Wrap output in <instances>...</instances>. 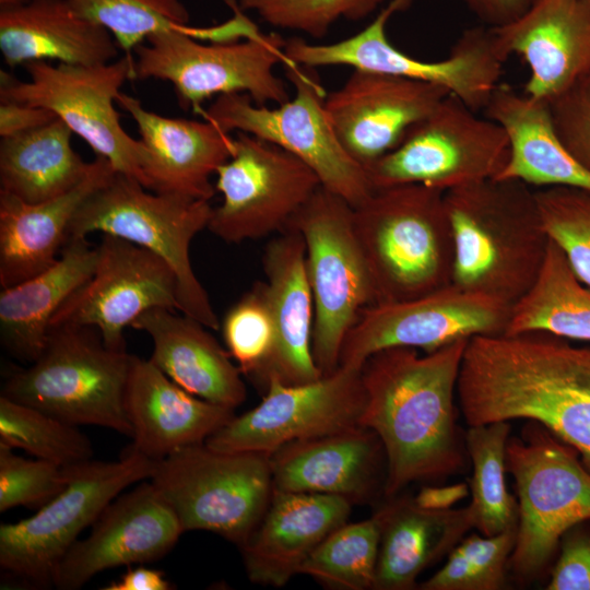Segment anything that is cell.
<instances>
[{
  "instance_id": "obj_1",
  "label": "cell",
  "mask_w": 590,
  "mask_h": 590,
  "mask_svg": "<svg viewBox=\"0 0 590 590\" xmlns=\"http://www.w3.org/2000/svg\"><path fill=\"white\" fill-rule=\"evenodd\" d=\"M457 397L469 426L530 420L590 471V346L544 332L471 338Z\"/></svg>"
},
{
  "instance_id": "obj_2",
  "label": "cell",
  "mask_w": 590,
  "mask_h": 590,
  "mask_svg": "<svg viewBox=\"0 0 590 590\" xmlns=\"http://www.w3.org/2000/svg\"><path fill=\"white\" fill-rule=\"evenodd\" d=\"M469 340L424 355L414 347H388L363 364L359 425L374 430L382 444L386 498L411 483L447 477L464 468L468 451L455 396Z\"/></svg>"
},
{
  "instance_id": "obj_3",
  "label": "cell",
  "mask_w": 590,
  "mask_h": 590,
  "mask_svg": "<svg viewBox=\"0 0 590 590\" xmlns=\"http://www.w3.org/2000/svg\"><path fill=\"white\" fill-rule=\"evenodd\" d=\"M453 239L451 283L514 305L535 281L548 245L535 190L489 178L445 191Z\"/></svg>"
},
{
  "instance_id": "obj_4",
  "label": "cell",
  "mask_w": 590,
  "mask_h": 590,
  "mask_svg": "<svg viewBox=\"0 0 590 590\" xmlns=\"http://www.w3.org/2000/svg\"><path fill=\"white\" fill-rule=\"evenodd\" d=\"M444 194L424 185L393 186L375 189L353 208L374 304L412 299L451 284L453 239Z\"/></svg>"
},
{
  "instance_id": "obj_5",
  "label": "cell",
  "mask_w": 590,
  "mask_h": 590,
  "mask_svg": "<svg viewBox=\"0 0 590 590\" xmlns=\"http://www.w3.org/2000/svg\"><path fill=\"white\" fill-rule=\"evenodd\" d=\"M133 355L108 347L97 329L50 328L40 355L12 371L1 396L73 425H95L132 436L126 392Z\"/></svg>"
},
{
  "instance_id": "obj_6",
  "label": "cell",
  "mask_w": 590,
  "mask_h": 590,
  "mask_svg": "<svg viewBox=\"0 0 590 590\" xmlns=\"http://www.w3.org/2000/svg\"><path fill=\"white\" fill-rule=\"evenodd\" d=\"M211 212L208 200L153 192L138 180L115 173L75 213L68 239L99 232L154 252L175 272L178 310L219 330L221 321L190 261V244L208 227Z\"/></svg>"
},
{
  "instance_id": "obj_7",
  "label": "cell",
  "mask_w": 590,
  "mask_h": 590,
  "mask_svg": "<svg viewBox=\"0 0 590 590\" xmlns=\"http://www.w3.org/2000/svg\"><path fill=\"white\" fill-rule=\"evenodd\" d=\"M413 0H390L371 23L357 34L332 44H312L298 37L285 40V57L307 67L349 66L354 70L396 75L446 88L472 110L485 108L499 85L508 55L491 26L465 30L450 54L438 61H424L404 54L388 39L386 26Z\"/></svg>"
},
{
  "instance_id": "obj_8",
  "label": "cell",
  "mask_w": 590,
  "mask_h": 590,
  "mask_svg": "<svg viewBox=\"0 0 590 590\" xmlns=\"http://www.w3.org/2000/svg\"><path fill=\"white\" fill-rule=\"evenodd\" d=\"M295 94L274 107L244 93L221 95L200 113L227 132L270 142L304 162L321 186L353 208L373 192L367 172L343 148L324 107L326 92L312 68L283 63Z\"/></svg>"
},
{
  "instance_id": "obj_9",
  "label": "cell",
  "mask_w": 590,
  "mask_h": 590,
  "mask_svg": "<svg viewBox=\"0 0 590 590\" xmlns=\"http://www.w3.org/2000/svg\"><path fill=\"white\" fill-rule=\"evenodd\" d=\"M149 480L184 532L210 531L238 547L260 522L273 493L270 455L220 451L205 442L155 461Z\"/></svg>"
},
{
  "instance_id": "obj_10",
  "label": "cell",
  "mask_w": 590,
  "mask_h": 590,
  "mask_svg": "<svg viewBox=\"0 0 590 590\" xmlns=\"http://www.w3.org/2000/svg\"><path fill=\"white\" fill-rule=\"evenodd\" d=\"M284 45L274 33L213 44L186 33H160L133 50L132 80L167 81L179 105L198 113L204 101L234 93L247 94L259 105L281 104L290 94L274 68L290 62Z\"/></svg>"
},
{
  "instance_id": "obj_11",
  "label": "cell",
  "mask_w": 590,
  "mask_h": 590,
  "mask_svg": "<svg viewBox=\"0 0 590 590\" xmlns=\"http://www.w3.org/2000/svg\"><path fill=\"white\" fill-rule=\"evenodd\" d=\"M306 247L315 305L312 356L322 376L339 367L343 341L374 305L370 274L353 225V206L322 186L291 221Z\"/></svg>"
},
{
  "instance_id": "obj_12",
  "label": "cell",
  "mask_w": 590,
  "mask_h": 590,
  "mask_svg": "<svg viewBox=\"0 0 590 590\" xmlns=\"http://www.w3.org/2000/svg\"><path fill=\"white\" fill-rule=\"evenodd\" d=\"M155 461L126 449L117 461L64 467L66 487L33 516L0 526L1 568L28 582L52 583L55 570L81 532L125 488L149 480Z\"/></svg>"
},
{
  "instance_id": "obj_13",
  "label": "cell",
  "mask_w": 590,
  "mask_h": 590,
  "mask_svg": "<svg viewBox=\"0 0 590 590\" xmlns=\"http://www.w3.org/2000/svg\"><path fill=\"white\" fill-rule=\"evenodd\" d=\"M533 427L524 438L509 439L506 448L519 508L509 565L522 578L538 575L563 535L590 520V471L575 449L534 422Z\"/></svg>"
},
{
  "instance_id": "obj_14",
  "label": "cell",
  "mask_w": 590,
  "mask_h": 590,
  "mask_svg": "<svg viewBox=\"0 0 590 590\" xmlns=\"http://www.w3.org/2000/svg\"><path fill=\"white\" fill-rule=\"evenodd\" d=\"M28 81L1 71L0 101L44 107L83 139L96 156L105 157L116 173L145 188L143 166L148 152L141 140L123 129L115 103L126 81L132 80L133 57L96 66L47 61L24 64Z\"/></svg>"
},
{
  "instance_id": "obj_15",
  "label": "cell",
  "mask_w": 590,
  "mask_h": 590,
  "mask_svg": "<svg viewBox=\"0 0 590 590\" xmlns=\"http://www.w3.org/2000/svg\"><path fill=\"white\" fill-rule=\"evenodd\" d=\"M508 156L504 128L449 94L397 148L365 169L374 189L424 185L447 191L496 178Z\"/></svg>"
},
{
  "instance_id": "obj_16",
  "label": "cell",
  "mask_w": 590,
  "mask_h": 590,
  "mask_svg": "<svg viewBox=\"0 0 590 590\" xmlns=\"http://www.w3.org/2000/svg\"><path fill=\"white\" fill-rule=\"evenodd\" d=\"M215 176L222 202L212 208L206 228L228 244L285 231L321 187L299 158L244 132H236L234 151Z\"/></svg>"
},
{
  "instance_id": "obj_17",
  "label": "cell",
  "mask_w": 590,
  "mask_h": 590,
  "mask_svg": "<svg viewBox=\"0 0 590 590\" xmlns=\"http://www.w3.org/2000/svg\"><path fill=\"white\" fill-rule=\"evenodd\" d=\"M511 305L449 284L408 300L374 304L347 332L339 366L362 368L374 353L393 346L434 352L477 335L505 333Z\"/></svg>"
},
{
  "instance_id": "obj_18",
  "label": "cell",
  "mask_w": 590,
  "mask_h": 590,
  "mask_svg": "<svg viewBox=\"0 0 590 590\" xmlns=\"http://www.w3.org/2000/svg\"><path fill=\"white\" fill-rule=\"evenodd\" d=\"M361 369L339 366L304 385L272 379L257 406L234 415L204 442L220 451L271 455L287 442L359 425L365 403Z\"/></svg>"
},
{
  "instance_id": "obj_19",
  "label": "cell",
  "mask_w": 590,
  "mask_h": 590,
  "mask_svg": "<svg viewBox=\"0 0 590 590\" xmlns=\"http://www.w3.org/2000/svg\"><path fill=\"white\" fill-rule=\"evenodd\" d=\"M91 279L57 311L50 328L94 327L104 343L126 350L123 330L146 310H178L177 279L169 264L129 240L102 234Z\"/></svg>"
},
{
  "instance_id": "obj_20",
  "label": "cell",
  "mask_w": 590,
  "mask_h": 590,
  "mask_svg": "<svg viewBox=\"0 0 590 590\" xmlns=\"http://www.w3.org/2000/svg\"><path fill=\"white\" fill-rule=\"evenodd\" d=\"M182 533L169 504L151 481L142 482L118 495L93 523L91 533L74 542L57 566L52 585L76 590L106 569L157 560Z\"/></svg>"
},
{
  "instance_id": "obj_21",
  "label": "cell",
  "mask_w": 590,
  "mask_h": 590,
  "mask_svg": "<svg viewBox=\"0 0 590 590\" xmlns=\"http://www.w3.org/2000/svg\"><path fill=\"white\" fill-rule=\"evenodd\" d=\"M449 92L412 79L354 70L324 107L346 152L365 168L404 139Z\"/></svg>"
},
{
  "instance_id": "obj_22",
  "label": "cell",
  "mask_w": 590,
  "mask_h": 590,
  "mask_svg": "<svg viewBox=\"0 0 590 590\" xmlns=\"http://www.w3.org/2000/svg\"><path fill=\"white\" fill-rule=\"evenodd\" d=\"M273 488L341 496L352 504L384 494L387 461L365 426L287 442L270 455Z\"/></svg>"
},
{
  "instance_id": "obj_23",
  "label": "cell",
  "mask_w": 590,
  "mask_h": 590,
  "mask_svg": "<svg viewBox=\"0 0 590 590\" xmlns=\"http://www.w3.org/2000/svg\"><path fill=\"white\" fill-rule=\"evenodd\" d=\"M264 291L274 326L270 357L252 384L304 385L322 377L312 356L315 305L306 270V247L294 227L270 240L262 257Z\"/></svg>"
},
{
  "instance_id": "obj_24",
  "label": "cell",
  "mask_w": 590,
  "mask_h": 590,
  "mask_svg": "<svg viewBox=\"0 0 590 590\" xmlns=\"http://www.w3.org/2000/svg\"><path fill=\"white\" fill-rule=\"evenodd\" d=\"M116 103L135 122L146 149L145 188L210 201L216 191L211 179L231 157L235 137L208 119L173 118L148 110L122 92Z\"/></svg>"
},
{
  "instance_id": "obj_25",
  "label": "cell",
  "mask_w": 590,
  "mask_h": 590,
  "mask_svg": "<svg viewBox=\"0 0 590 590\" xmlns=\"http://www.w3.org/2000/svg\"><path fill=\"white\" fill-rule=\"evenodd\" d=\"M493 30L504 51L528 66L523 93L533 99L547 103L590 71V0H534Z\"/></svg>"
},
{
  "instance_id": "obj_26",
  "label": "cell",
  "mask_w": 590,
  "mask_h": 590,
  "mask_svg": "<svg viewBox=\"0 0 590 590\" xmlns=\"http://www.w3.org/2000/svg\"><path fill=\"white\" fill-rule=\"evenodd\" d=\"M352 503L341 496L274 489L260 522L239 547L249 580L285 586L335 529Z\"/></svg>"
},
{
  "instance_id": "obj_27",
  "label": "cell",
  "mask_w": 590,
  "mask_h": 590,
  "mask_svg": "<svg viewBox=\"0 0 590 590\" xmlns=\"http://www.w3.org/2000/svg\"><path fill=\"white\" fill-rule=\"evenodd\" d=\"M132 447L154 461L196 444L229 422L233 409L198 398L149 358L133 355L126 392Z\"/></svg>"
},
{
  "instance_id": "obj_28",
  "label": "cell",
  "mask_w": 590,
  "mask_h": 590,
  "mask_svg": "<svg viewBox=\"0 0 590 590\" xmlns=\"http://www.w3.org/2000/svg\"><path fill=\"white\" fill-rule=\"evenodd\" d=\"M102 156L91 162L84 179L68 192L25 202L0 191V285H15L51 267L68 240L69 226L86 199L115 175Z\"/></svg>"
},
{
  "instance_id": "obj_29",
  "label": "cell",
  "mask_w": 590,
  "mask_h": 590,
  "mask_svg": "<svg viewBox=\"0 0 590 590\" xmlns=\"http://www.w3.org/2000/svg\"><path fill=\"white\" fill-rule=\"evenodd\" d=\"M131 327L151 338L149 359L189 393L233 410L246 400L239 368L201 322L173 309L153 308Z\"/></svg>"
},
{
  "instance_id": "obj_30",
  "label": "cell",
  "mask_w": 590,
  "mask_h": 590,
  "mask_svg": "<svg viewBox=\"0 0 590 590\" xmlns=\"http://www.w3.org/2000/svg\"><path fill=\"white\" fill-rule=\"evenodd\" d=\"M0 51L11 68L47 60L96 66L114 61L119 47L107 30L82 17L68 0H31L0 11Z\"/></svg>"
},
{
  "instance_id": "obj_31",
  "label": "cell",
  "mask_w": 590,
  "mask_h": 590,
  "mask_svg": "<svg viewBox=\"0 0 590 590\" xmlns=\"http://www.w3.org/2000/svg\"><path fill=\"white\" fill-rule=\"evenodd\" d=\"M381 521L376 590H411L417 577L473 528L469 507L428 509L394 495L377 509Z\"/></svg>"
},
{
  "instance_id": "obj_32",
  "label": "cell",
  "mask_w": 590,
  "mask_h": 590,
  "mask_svg": "<svg viewBox=\"0 0 590 590\" xmlns=\"http://www.w3.org/2000/svg\"><path fill=\"white\" fill-rule=\"evenodd\" d=\"M96 260V247L86 237L70 238L51 267L2 288L0 341L11 356L31 364L40 355L52 318L91 279Z\"/></svg>"
},
{
  "instance_id": "obj_33",
  "label": "cell",
  "mask_w": 590,
  "mask_h": 590,
  "mask_svg": "<svg viewBox=\"0 0 590 590\" xmlns=\"http://www.w3.org/2000/svg\"><path fill=\"white\" fill-rule=\"evenodd\" d=\"M484 109L509 139V156L497 179L520 180L535 189L564 186L590 191V173L556 138L546 103L499 84Z\"/></svg>"
},
{
  "instance_id": "obj_34",
  "label": "cell",
  "mask_w": 590,
  "mask_h": 590,
  "mask_svg": "<svg viewBox=\"0 0 590 590\" xmlns=\"http://www.w3.org/2000/svg\"><path fill=\"white\" fill-rule=\"evenodd\" d=\"M72 130L60 119L0 141V191L37 203L61 196L87 175L72 149Z\"/></svg>"
},
{
  "instance_id": "obj_35",
  "label": "cell",
  "mask_w": 590,
  "mask_h": 590,
  "mask_svg": "<svg viewBox=\"0 0 590 590\" xmlns=\"http://www.w3.org/2000/svg\"><path fill=\"white\" fill-rule=\"evenodd\" d=\"M526 332L590 342V287L551 239L535 281L511 306L505 330V334Z\"/></svg>"
},
{
  "instance_id": "obj_36",
  "label": "cell",
  "mask_w": 590,
  "mask_h": 590,
  "mask_svg": "<svg viewBox=\"0 0 590 590\" xmlns=\"http://www.w3.org/2000/svg\"><path fill=\"white\" fill-rule=\"evenodd\" d=\"M510 423L506 421L469 426L464 434L471 459V512L473 528L491 536L517 531L518 502L506 485V448Z\"/></svg>"
},
{
  "instance_id": "obj_37",
  "label": "cell",
  "mask_w": 590,
  "mask_h": 590,
  "mask_svg": "<svg viewBox=\"0 0 590 590\" xmlns=\"http://www.w3.org/2000/svg\"><path fill=\"white\" fill-rule=\"evenodd\" d=\"M68 1L82 17L107 30L126 54L160 33H186L216 42H225L231 36L228 23L210 28L190 26L189 12L180 0Z\"/></svg>"
},
{
  "instance_id": "obj_38",
  "label": "cell",
  "mask_w": 590,
  "mask_h": 590,
  "mask_svg": "<svg viewBox=\"0 0 590 590\" xmlns=\"http://www.w3.org/2000/svg\"><path fill=\"white\" fill-rule=\"evenodd\" d=\"M381 521L371 517L345 522L330 533L303 564L299 574L333 590L374 589Z\"/></svg>"
},
{
  "instance_id": "obj_39",
  "label": "cell",
  "mask_w": 590,
  "mask_h": 590,
  "mask_svg": "<svg viewBox=\"0 0 590 590\" xmlns=\"http://www.w3.org/2000/svg\"><path fill=\"white\" fill-rule=\"evenodd\" d=\"M0 444L68 467L93 459V446L76 425L0 396Z\"/></svg>"
},
{
  "instance_id": "obj_40",
  "label": "cell",
  "mask_w": 590,
  "mask_h": 590,
  "mask_svg": "<svg viewBox=\"0 0 590 590\" xmlns=\"http://www.w3.org/2000/svg\"><path fill=\"white\" fill-rule=\"evenodd\" d=\"M517 531L472 534L449 553L445 565L420 585L422 590H499L515 547Z\"/></svg>"
},
{
  "instance_id": "obj_41",
  "label": "cell",
  "mask_w": 590,
  "mask_h": 590,
  "mask_svg": "<svg viewBox=\"0 0 590 590\" xmlns=\"http://www.w3.org/2000/svg\"><path fill=\"white\" fill-rule=\"evenodd\" d=\"M534 190L548 238L579 281L590 287V191L564 186Z\"/></svg>"
},
{
  "instance_id": "obj_42",
  "label": "cell",
  "mask_w": 590,
  "mask_h": 590,
  "mask_svg": "<svg viewBox=\"0 0 590 590\" xmlns=\"http://www.w3.org/2000/svg\"><path fill=\"white\" fill-rule=\"evenodd\" d=\"M220 329L241 375L253 381L274 345V326L262 281L256 282L228 308Z\"/></svg>"
},
{
  "instance_id": "obj_43",
  "label": "cell",
  "mask_w": 590,
  "mask_h": 590,
  "mask_svg": "<svg viewBox=\"0 0 590 590\" xmlns=\"http://www.w3.org/2000/svg\"><path fill=\"white\" fill-rule=\"evenodd\" d=\"M385 0H235L241 11H253L268 24L323 37L341 19L359 21Z\"/></svg>"
},
{
  "instance_id": "obj_44",
  "label": "cell",
  "mask_w": 590,
  "mask_h": 590,
  "mask_svg": "<svg viewBox=\"0 0 590 590\" xmlns=\"http://www.w3.org/2000/svg\"><path fill=\"white\" fill-rule=\"evenodd\" d=\"M67 485L64 467L27 459L0 444V511L15 507L39 509Z\"/></svg>"
},
{
  "instance_id": "obj_45",
  "label": "cell",
  "mask_w": 590,
  "mask_h": 590,
  "mask_svg": "<svg viewBox=\"0 0 590 590\" xmlns=\"http://www.w3.org/2000/svg\"><path fill=\"white\" fill-rule=\"evenodd\" d=\"M546 104L556 138L590 173V71Z\"/></svg>"
},
{
  "instance_id": "obj_46",
  "label": "cell",
  "mask_w": 590,
  "mask_h": 590,
  "mask_svg": "<svg viewBox=\"0 0 590 590\" xmlns=\"http://www.w3.org/2000/svg\"><path fill=\"white\" fill-rule=\"evenodd\" d=\"M562 552L547 590H590V533L568 530L562 538Z\"/></svg>"
},
{
  "instance_id": "obj_47",
  "label": "cell",
  "mask_w": 590,
  "mask_h": 590,
  "mask_svg": "<svg viewBox=\"0 0 590 590\" xmlns=\"http://www.w3.org/2000/svg\"><path fill=\"white\" fill-rule=\"evenodd\" d=\"M55 118L57 116L44 107L16 102H1L0 135L5 138L26 132L39 128Z\"/></svg>"
},
{
  "instance_id": "obj_48",
  "label": "cell",
  "mask_w": 590,
  "mask_h": 590,
  "mask_svg": "<svg viewBox=\"0 0 590 590\" xmlns=\"http://www.w3.org/2000/svg\"><path fill=\"white\" fill-rule=\"evenodd\" d=\"M465 5L491 27L506 25L522 15L534 0H462Z\"/></svg>"
},
{
  "instance_id": "obj_49",
  "label": "cell",
  "mask_w": 590,
  "mask_h": 590,
  "mask_svg": "<svg viewBox=\"0 0 590 590\" xmlns=\"http://www.w3.org/2000/svg\"><path fill=\"white\" fill-rule=\"evenodd\" d=\"M174 587L165 578L162 570L146 568L140 564L129 567L116 581L110 582L104 590H170Z\"/></svg>"
},
{
  "instance_id": "obj_50",
  "label": "cell",
  "mask_w": 590,
  "mask_h": 590,
  "mask_svg": "<svg viewBox=\"0 0 590 590\" xmlns=\"http://www.w3.org/2000/svg\"><path fill=\"white\" fill-rule=\"evenodd\" d=\"M468 493L465 484L426 486L414 497L417 505L428 509H448Z\"/></svg>"
},
{
  "instance_id": "obj_51",
  "label": "cell",
  "mask_w": 590,
  "mask_h": 590,
  "mask_svg": "<svg viewBox=\"0 0 590 590\" xmlns=\"http://www.w3.org/2000/svg\"><path fill=\"white\" fill-rule=\"evenodd\" d=\"M31 0H0L1 10H13L27 4Z\"/></svg>"
}]
</instances>
